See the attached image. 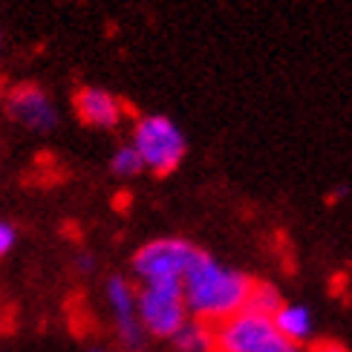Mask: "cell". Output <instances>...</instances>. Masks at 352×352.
<instances>
[{
    "mask_svg": "<svg viewBox=\"0 0 352 352\" xmlns=\"http://www.w3.org/2000/svg\"><path fill=\"white\" fill-rule=\"evenodd\" d=\"M252 286L254 277L226 266L208 252H199L182 277V298L190 318L217 327L245 309Z\"/></svg>",
    "mask_w": 352,
    "mask_h": 352,
    "instance_id": "1",
    "label": "cell"
},
{
    "mask_svg": "<svg viewBox=\"0 0 352 352\" xmlns=\"http://www.w3.org/2000/svg\"><path fill=\"white\" fill-rule=\"evenodd\" d=\"M144 170L153 176H170L188 153V139L168 116H142L133 124V142Z\"/></svg>",
    "mask_w": 352,
    "mask_h": 352,
    "instance_id": "2",
    "label": "cell"
},
{
    "mask_svg": "<svg viewBox=\"0 0 352 352\" xmlns=\"http://www.w3.org/2000/svg\"><path fill=\"white\" fill-rule=\"evenodd\" d=\"M214 352H306L286 341L269 315L243 309L214 327Z\"/></svg>",
    "mask_w": 352,
    "mask_h": 352,
    "instance_id": "3",
    "label": "cell"
},
{
    "mask_svg": "<svg viewBox=\"0 0 352 352\" xmlns=\"http://www.w3.org/2000/svg\"><path fill=\"white\" fill-rule=\"evenodd\" d=\"M202 252L199 245H194L185 237H156L151 243H144L139 252L133 254V274L139 286L148 283H182L185 272L190 269V263L197 260Z\"/></svg>",
    "mask_w": 352,
    "mask_h": 352,
    "instance_id": "4",
    "label": "cell"
},
{
    "mask_svg": "<svg viewBox=\"0 0 352 352\" xmlns=\"http://www.w3.org/2000/svg\"><path fill=\"white\" fill-rule=\"evenodd\" d=\"M139 324L148 338L170 341L185 327L188 306L182 298V283H148L136 289Z\"/></svg>",
    "mask_w": 352,
    "mask_h": 352,
    "instance_id": "5",
    "label": "cell"
},
{
    "mask_svg": "<svg viewBox=\"0 0 352 352\" xmlns=\"http://www.w3.org/2000/svg\"><path fill=\"white\" fill-rule=\"evenodd\" d=\"M3 107L14 124L32 130V133H50L58 124V107L52 96L41 84H32V81L9 87L3 96Z\"/></svg>",
    "mask_w": 352,
    "mask_h": 352,
    "instance_id": "6",
    "label": "cell"
},
{
    "mask_svg": "<svg viewBox=\"0 0 352 352\" xmlns=\"http://www.w3.org/2000/svg\"><path fill=\"white\" fill-rule=\"evenodd\" d=\"M107 309L116 327V338H119L124 352H144L148 346V335H144L136 312V286L127 280L124 274H113L104 286Z\"/></svg>",
    "mask_w": 352,
    "mask_h": 352,
    "instance_id": "7",
    "label": "cell"
},
{
    "mask_svg": "<svg viewBox=\"0 0 352 352\" xmlns=\"http://www.w3.org/2000/svg\"><path fill=\"white\" fill-rule=\"evenodd\" d=\"M72 107H76L78 122L87 127H96V130H113L119 127L127 104L124 101L104 90V87H78L76 96H72Z\"/></svg>",
    "mask_w": 352,
    "mask_h": 352,
    "instance_id": "8",
    "label": "cell"
},
{
    "mask_svg": "<svg viewBox=\"0 0 352 352\" xmlns=\"http://www.w3.org/2000/svg\"><path fill=\"white\" fill-rule=\"evenodd\" d=\"M272 324L277 327V332L283 335L286 341L306 346L315 338V315L309 312V306L303 303H283L280 309L272 315Z\"/></svg>",
    "mask_w": 352,
    "mask_h": 352,
    "instance_id": "9",
    "label": "cell"
},
{
    "mask_svg": "<svg viewBox=\"0 0 352 352\" xmlns=\"http://www.w3.org/2000/svg\"><path fill=\"white\" fill-rule=\"evenodd\" d=\"M176 352H214V327L188 318L185 327L170 338Z\"/></svg>",
    "mask_w": 352,
    "mask_h": 352,
    "instance_id": "10",
    "label": "cell"
},
{
    "mask_svg": "<svg viewBox=\"0 0 352 352\" xmlns=\"http://www.w3.org/2000/svg\"><path fill=\"white\" fill-rule=\"evenodd\" d=\"M283 303H286L283 295H280V292H277L272 283H260V280H254L245 309H252V312H260V315H269V318H272Z\"/></svg>",
    "mask_w": 352,
    "mask_h": 352,
    "instance_id": "11",
    "label": "cell"
},
{
    "mask_svg": "<svg viewBox=\"0 0 352 352\" xmlns=\"http://www.w3.org/2000/svg\"><path fill=\"white\" fill-rule=\"evenodd\" d=\"M110 170L119 176V179H133V176H139L144 170L133 144H122V148H116V153L110 156Z\"/></svg>",
    "mask_w": 352,
    "mask_h": 352,
    "instance_id": "12",
    "label": "cell"
},
{
    "mask_svg": "<svg viewBox=\"0 0 352 352\" xmlns=\"http://www.w3.org/2000/svg\"><path fill=\"white\" fill-rule=\"evenodd\" d=\"M14 243H18V231H14L12 223H6V219H0V257H6Z\"/></svg>",
    "mask_w": 352,
    "mask_h": 352,
    "instance_id": "13",
    "label": "cell"
},
{
    "mask_svg": "<svg viewBox=\"0 0 352 352\" xmlns=\"http://www.w3.org/2000/svg\"><path fill=\"white\" fill-rule=\"evenodd\" d=\"M76 269H78L81 274H90V272L96 269V257H93V254H87V252H81V254L76 257Z\"/></svg>",
    "mask_w": 352,
    "mask_h": 352,
    "instance_id": "14",
    "label": "cell"
},
{
    "mask_svg": "<svg viewBox=\"0 0 352 352\" xmlns=\"http://www.w3.org/2000/svg\"><path fill=\"white\" fill-rule=\"evenodd\" d=\"M309 352H349V349L341 346V344H335V341H318Z\"/></svg>",
    "mask_w": 352,
    "mask_h": 352,
    "instance_id": "15",
    "label": "cell"
},
{
    "mask_svg": "<svg viewBox=\"0 0 352 352\" xmlns=\"http://www.w3.org/2000/svg\"><path fill=\"white\" fill-rule=\"evenodd\" d=\"M346 194H349V188H346V185H341V188H335L332 194L327 197V202H329V205H335V202H341V199H344Z\"/></svg>",
    "mask_w": 352,
    "mask_h": 352,
    "instance_id": "16",
    "label": "cell"
},
{
    "mask_svg": "<svg viewBox=\"0 0 352 352\" xmlns=\"http://www.w3.org/2000/svg\"><path fill=\"white\" fill-rule=\"evenodd\" d=\"M90 352H110V349H104V346H93Z\"/></svg>",
    "mask_w": 352,
    "mask_h": 352,
    "instance_id": "17",
    "label": "cell"
},
{
    "mask_svg": "<svg viewBox=\"0 0 352 352\" xmlns=\"http://www.w3.org/2000/svg\"><path fill=\"white\" fill-rule=\"evenodd\" d=\"M0 52H3V38H0Z\"/></svg>",
    "mask_w": 352,
    "mask_h": 352,
    "instance_id": "18",
    "label": "cell"
}]
</instances>
